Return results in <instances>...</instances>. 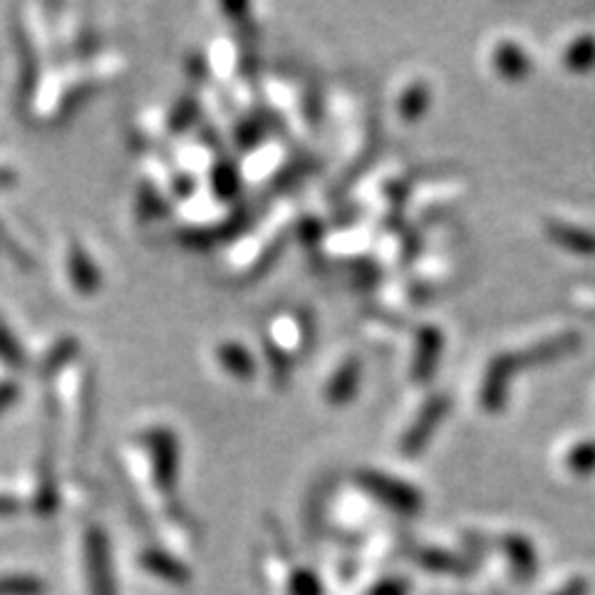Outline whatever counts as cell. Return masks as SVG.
<instances>
[{
	"instance_id": "9a60e30c",
	"label": "cell",
	"mask_w": 595,
	"mask_h": 595,
	"mask_svg": "<svg viewBox=\"0 0 595 595\" xmlns=\"http://www.w3.org/2000/svg\"><path fill=\"white\" fill-rule=\"evenodd\" d=\"M139 563H142L149 573L156 575V578H164V581H172V583L186 581L184 565L178 561H174L172 555L164 553V551L149 549V551H144L142 555H139Z\"/></svg>"
},
{
	"instance_id": "7a4b0ae2",
	"label": "cell",
	"mask_w": 595,
	"mask_h": 595,
	"mask_svg": "<svg viewBox=\"0 0 595 595\" xmlns=\"http://www.w3.org/2000/svg\"><path fill=\"white\" fill-rule=\"evenodd\" d=\"M85 569H87V588L89 595H117L112 553L102 529H87L85 536Z\"/></svg>"
},
{
	"instance_id": "5bb4252c",
	"label": "cell",
	"mask_w": 595,
	"mask_h": 595,
	"mask_svg": "<svg viewBox=\"0 0 595 595\" xmlns=\"http://www.w3.org/2000/svg\"><path fill=\"white\" fill-rule=\"evenodd\" d=\"M69 278H73V285L77 288L79 293H95L99 288V273L95 263L89 261V256L85 253L83 246H73L69 248Z\"/></svg>"
},
{
	"instance_id": "ba28073f",
	"label": "cell",
	"mask_w": 595,
	"mask_h": 595,
	"mask_svg": "<svg viewBox=\"0 0 595 595\" xmlns=\"http://www.w3.org/2000/svg\"><path fill=\"white\" fill-rule=\"evenodd\" d=\"M363 385V360L357 355H350L347 360L335 367L331 380L325 382V402L331 407L350 404Z\"/></svg>"
},
{
	"instance_id": "44dd1931",
	"label": "cell",
	"mask_w": 595,
	"mask_h": 595,
	"mask_svg": "<svg viewBox=\"0 0 595 595\" xmlns=\"http://www.w3.org/2000/svg\"><path fill=\"white\" fill-rule=\"evenodd\" d=\"M18 509H20L18 499H13V496L0 494V516H10V513H15Z\"/></svg>"
},
{
	"instance_id": "2e32d148",
	"label": "cell",
	"mask_w": 595,
	"mask_h": 595,
	"mask_svg": "<svg viewBox=\"0 0 595 595\" xmlns=\"http://www.w3.org/2000/svg\"><path fill=\"white\" fill-rule=\"evenodd\" d=\"M45 583L35 575H0V595H43Z\"/></svg>"
},
{
	"instance_id": "30bf717a",
	"label": "cell",
	"mask_w": 595,
	"mask_h": 595,
	"mask_svg": "<svg viewBox=\"0 0 595 595\" xmlns=\"http://www.w3.org/2000/svg\"><path fill=\"white\" fill-rule=\"evenodd\" d=\"M430 107H432V85L422 77L412 79V83L402 89L400 97H397L394 105L397 117H400L404 125L422 122V117L430 112Z\"/></svg>"
},
{
	"instance_id": "8fae6325",
	"label": "cell",
	"mask_w": 595,
	"mask_h": 595,
	"mask_svg": "<svg viewBox=\"0 0 595 595\" xmlns=\"http://www.w3.org/2000/svg\"><path fill=\"white\" fill-rule=\"evenodd\" d=\"M216 363L221 365L228 375L241 382L253 380L258 370L253 353L248 350L244 343H236V340H224L216 345Z\"/></svg>"
},
{
	"instance_id": "5b68a950",
	"label": "cell",
	"mask_w": 595,
	"mask_h": 595,
	"mask_svg": "<svg viewBox=\"0 0 595 595\" xmlns=\"http://www.w3.org/2000/svg\"><path fill=\"white\" fill-rule=\"evenodd\" d=\"M489 65L504 83H523L533 69L529 50L511 37L496 40L489 50Z\"/></svg>"
},
{
	"instance_id": "e0dca14e",
	"label": "cell",
	"mask_w": 595,
	"mask_h": 595,
	"mask_svg": "<svg viewBox=\"0 0 595 595\" xmlns=\"http://www.w3.org/2000/svg\"><path fill=\"white\" fill-rule=\"evenodd\" d=\"M212 184H214V192H216L218 196L228 198V196H234V194H236V188H238V174L234 172L231 166L218 164V166L214 169Z\"/></svg>"
},
{
	"instance_id": "52a82bcc",
	"label": "cell",
	"mask_w": 595,
	"mask_h": 595,
	"mask_svg": "<svg viewBox=\"0 0 595 595\" xmlns=\"http://www.w3.org/2000/svg\"><path fill=\"white\" fill-rule=\"evenodd\" d=\"M147 444H149V454H152V464H154V479L162 489H174L176 484V474H178V444L176 436L164 430V426H156L147 434Z\"/></svg>"
},
{
	"instance_id": "277c9868",
	"label": "cell",
	"mask_w": 595,
	"mask_h": 595,
	"mask_svg": "<svg viewBox=\"0 0 595 595\" xmlns=\"http://www.w3.org/2000/svg\"><path fill=\"white\" fill-rule=\"evenodd\" d=\"M357 479H360V484L367 491L375 494V499L392 506V509L397 511L420 509L422 494L416 491L412 484H407L402 479H392L390 474L377 472V469H363L360 474H357Z\"/></svg>"
},
{
	"instance_id": "7c38bea8",
	"label": "cell",
	"mask_w": 595,
	"mask_h": 595,
	"mask_svg": "<svg viewBox=\"0 0 595 595\" xmlns=\"http://www.w3.org/2000/svg\"><path fill=\"white\" fill-rule=\"evenodd\" d=\"M563 65L573 75H585L595 67V35L583 33L573 37L563 50Z\"/></svg>"
},
{
	"instance_id": "ffe728a7",
	"label": "cell",
	"mask_w": 595,
	"mask_h": 595,
	"mask_svg": "<svg viewBox=\"0 0 595 595\" xmlns=\"http://www.w3.org/2000/svg\"><path fill=\"white\" fill-rule=\"evenodd\" d=\"M15 397H18V387L13 382H3V385H0V412H3L6 407L13 404Z\"/></svg>"
},
{
	"instance_id": "4fadbf2b",
	"label": "cell",
	"mask_w": 595,
	"mask_h": 595,
	"mask_svg": "<svg viewBox=\"0 0 595 595\" xmlns=\"http://www.w3.org/2000/svg\"><path fill=\"white\" fill-rule=\"evenodd\" d=\"M563 466L578 479L595 474V436H585V440H575L565 446Z\"/></svg>"
},
{
	"instance_id": "8992f818",
	"label": "cell",
	"mask_w": 595,
	"mask_h": 595,
	"mask_svg": "<svg viewBox=\"0 0 595 595\" xmlns=\"http://www.w3.org/2000/svg\"><path fill=\"white\" fill-rule=\"evenodd\" d=\"M442 350H444L442 327L422 325L414 335V353H412V365H410L412 382L422 385L430 380L436 367H440Z\"/></svg>"
},
{
	"instance_id": "6da1fadb",
	"label": "cell",
	"mask_w": 595,
	"mask_h": 595,
	"mask_svg": "<svg viewBox=\"0 0 595 595\" xmlns=\"http://www.w3.org/2000/svg\"><path fill=\"white\" fill-rule=\"evenodd\" d=\"M452 410V400L446 392H436L432 394L430 400H426L420 412L414 414V420L410 422V426H407L402 440H400V452L404 456H420L426 444L432 442V434L440 430L442 422L446 420V414H450Z\"/></svg>"
},
{
	"instance_id": "d6986e66",
	"label": "cell",
	"mask_w": 595,
	"mask_h": 595,
	"mask_svg": "<svg viewBox=\"0 0 595 595\" xmlns=\"http://www.w3.org/2000/svg\"><path fill=\"white\" fill-rule=\"evenodd\" d=\"M192 117H194V99L186 97L184 102L174 109L172 129H184L188 122H192Z\"/></svg>"
},
{
	"instance_id": "ac0fdd59",
	"label": "cell",
	"mask_w": 595,
	"mask_h": 595,
	"mask_svg": "<svg viewBox=\"0 0 595 595\" xmlns=\"http://www.w3.org/2000/svg\"><path fill=\"white\" fill-rule=\"evenodd\" d=\"M0 357L10 365H23V350H20L13 335H10L3 325H0Z\"/></svg>"
},
{
	"instance_id": "3957f363",
	"label": "cell",
	"mask_w": 595,
	"mask_h": 595,
	"mask_svg": "<svg viewBox=\"0 0 595 595\" xmlns=\"http://www.w3.org/2000/svg\"><path fill=\"white\" fill-rule=\"evenodd\" d=\"M519 372L511 360V353L494 355L486 365L482 385H479V404L484 412H501L509 402V390L513 375Z\"/></svg>"
},
{
	"instance_id": "9c48e42d",
	"label": "cell",
	"mask_w": 595,
	"mask_h": 595,
	"mask_svg": "<svg viewBox=\"0 0 595 595\" xmlns=\"http://www.w3.org/2000/svg\"><path fill=\"white\" fill-rule=\"evenodd\" d=\"M545 238L553 246L563 248V251L575 253V256H595V231L593 228H585L578 224L563 221V218H549V221L543 224Z\"/></svg>"
}]
</instances>
